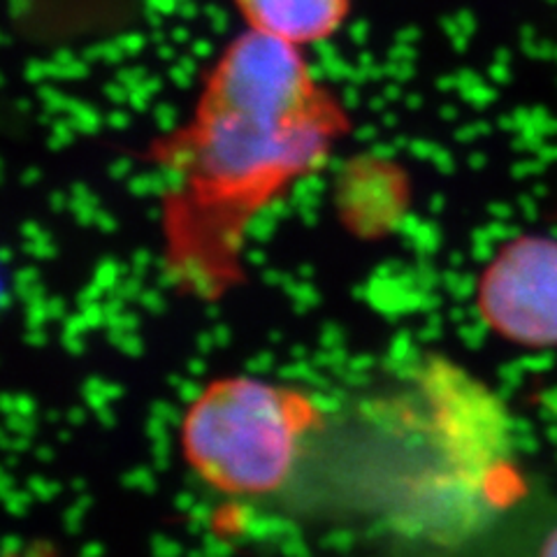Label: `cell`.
<instances>
[{
  "label": "cell",
  "instance_id": "obj_1",
  "mask_svg": "<svg viewBox=\"0 0 557 557\" xmlns=\"http://www.w3.org/2000/svg\"><path fill=\"white\" fill-rule=\"evenodd\" d=\"M358 409L372 507L399 532L456 544L518 497L509 413L458 364L430 358Z\"/></svg>",
  "mask_w": 557,
  "mask_h": 557
},
{
  "label": "cell",
  "instance_id": "obj_2",
  "mask_svg": "<svg viewBox=\"0 0 557 557\" xmlns=\"http://www.w3.org/2000/svg\"><path fill=\"white\" fill-rule=\"evenodd\" d=\"M330 124L298 47L251 30L207 82L194 131V174L207 196L242 202L307 170Z\"/></svg>",
  "mask_w": 557,
  "mask_h": 557
},
{
  "label": "cell",
  "instance_id": "obj_3",
  "mask_svg": "<svg viewBox=\"0 0 557 557\" xmlns=\"http://www.w3.org/2000/svg\"><path fill=\"white\" fill-rule=\"evenodd\" d=\"M325 413L300 388L221 376L190 399L180 423L186 467L228 497H270L290 483Z\"/></svg>",
  "mask_w": 557,
  "mask_h": 557
},
{
  "label": "cell",
  "instance_id": "obj_4",
  "mask_svg": "<svg viewBox=\"0 0 557 557\" xmlns=\"http://www.w3.org/2000/svg\"><path fill=\"white\" fill-rule=\"evenodd\" d=\"M476 305L495 335L525 348L557 346V239L522 235L481 272Z\"/></svg>",
  "mask_w": 557,
  "mask_h": 557
},
{
  "label": "cell",
  "instance_id": "obj_5",
  "mask_svg": "<svg viewBox=\"0 0 557 557\" xmlns=\"http://www.w3.org/2000/svg\"><path fill=\"white\" fill-rule=\"evenodd\" d=\"M244 20L270 38L302 47L333 35L351 0H235Z\"/></svg>",
  "mask_w": 557,
  "mask_h": 557
},
{
  "label": "cell",
  "instance_id": "obj_6",
  "mask_svg": "<svg viewBox=\"0 0 557 557\" xmlns=\"http://www.w3.org/2000/svg\"><path fill=\"white\" fill-rule=\"evenodd\" d=\"M539 557H557V528L546 536L542 550H539Z\"/></svg>",
  "mask_w": 557,
  "mask_h": 557
}]
</instances>
